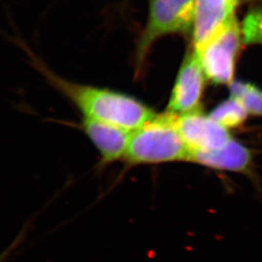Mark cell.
<instances>
[{"mask_svg": "<svg viewBox=\"0 0 262 262\" xmlns=\"http://www.w3.org/2000/svg\"><path fill=\"white\" fill-rule=\"evenodd\" d=\"M242 30L236 17L199 51L206 79L214 84H231L242 46Z\"/></svg>", "mask_w": 262, "mask_h": 262, "instance_id": "277c9868", "label": "cell"}, {"mask_svg": "<svg viewBox=\"0 0 262 262\" xmlns=\"http://www.w3.org/2000/svg\"><path fill=\"white\" fill-rule=\"evenodd\" d=\"M188 161L216 171L247 175L252 169L253 155L250 148L232 139L218 149L189 154Z\"/></svg>", "mask_w": 262, "mask_h": 262, "instance_id": "ba28073f", "label": "cell"}, {"mask_svg": "<svg viewBox=\"0 0 262 262\" xmlns=\"http://www.w3.org/2000/svg\"><path fill=\"white\" fill-rule=\"evenodd\" d=\"M248 113L236 99H230L221 103L210 112V118L227 129L237 128L247 120Z\"/></svg>", "mask_w": 262, "mask_h": 262, "instance_id": "30bf717a", "label": "cell"}, {"mask_svg": "<svg viewBox=\"0 0 262 262\" xmlns=\"http://www.w3.org/2000/svg\"><path fill=\"white\" fill-rule=\"evenodd\" d=\"M82 128L99 151L103 163H112L124 159L132 132L89 118H82Z\"/></svg>", "mask_w": 262, "mask_h": 262, "instance_id": "9c48e42d", "label": "cell"}, {"mask_svg": "<svg viewBox=\"0 0 262 262\" xmlns=\"http://www.w3.org/2000/svg\"><path fill=\"white\" fill-rule=\"evenodd\" d=\"M231 97L242 104L249 114L262 117V90L252 83L234 81L230 84Z\"/></svg>", "mask_w": 262, "mask_h": 262, "instance_id": "8fae6325", "label": "cell"}, {"mask_svg": "<svg viewBox=\"0 0 262 262\" xmlns=\"http://www.w3.org/2000/svg\"><path fill=\"white\" fill-rule=\"evenodd\" d=\"M176 117L165 112L132 132L124 160L131 165L188 161V148L177 127Z\"/></svg>", "mask_w": 262, "mask_h": 262, "instance_id": "7a4b0ae2", "label": "cell"}, {"mask_svg": "<svg viewBox=\"0 0 262 262\" xmlns=\"http://www.w3.org/2000/svg\"><path fill=\"white\" fill-rule=\"evenodd\" d=\"M176 124L188 148V155L197 151L218 149L233 139L228 129L201 111L177 116Z\"/></svg>", "mask_w": 262, "mask_h": 262, "instance_id": "8992f818", "label": "cell"}, {"mask_svg": "<svg viewBox=\"0 0 262 262\" xmlns=\"http://www.w3.org/2000/svg\"><path fill=\"white\" fill-rule=\"evenodd\" d=\"M205 78L198 53L192 47L178 71L166 112L182 116L201 111Z\"/></svg>", "mask_w": 262, "mask_h": 262, "instance_id": "5b68a950", "label": "cell"}, {"mask_svg": "<svg viewBox=\"0 0 262 262\" xmlns=\"http://www.w3.org/2000/svg\"><path fill=\"white\" fill-rule=\"evenodd\" d=\"M40 71L79 110L83 118L104 121L134 132L157 113L128 94L109 89L70 82L39 66Z\"/></svg>", "mask_w": 262, "mask_h": 262, "instance_id": "6da1fadb", "label": "cell"}, {"mask_svg": "<svg viewBox=\"0 0 262 262\" xmlns=\"http://www.w3.org/2000/svg\"><path fill=\"white\" fill-rule=\"evenodd\" d=\"M241 30L244 43L262 45V5L248 13Z\"/></svg>", "mask_w": 262, "mask_h": 262, "instance_id": "7c38bea8", "label": "cell"}, {"mask_svg": "<svg viewBox=\"0 0 262 262\" xmlns=\"http://www.w3.org/2000/svg\"><path fill=\"white\" fill-rule=\"evenodd\" d=\"M238 0H195L192 30L193 48L201 51L235 17Z\"/></svg>", "mask_w": 262, "mask_h": 262, "instance_id": "52a82bcc", "label": "cell"}, {"mask_svg": "<svg viewBox=\"0 0 262 262\" xmlns=\"http://www.w3.org/2000/svg\"><path fill=\"white\" fill-rule=\"evenodd\" d=\"M144 28L137 42V74L144 68L151 49L161 37L185 34L193 30L195 0H149Z\"/></svg>", "mask_w": 262, "mask_h": 262, "instance_id": "3957f363", "label": "cell"}, {"mask_svg": "<svg viewBox=\"0 0 262 262\" xmlns=\"http://www.w3.org/2000/svg\"><path fill=\"white\" fill-rule=\"evenodd\" d=\"M254 0H238V2L239 3H249L252 2Z\"/></svg>", "mask_w": 262, "mask_h": 262, "instance_id": "4fadbf2b", "label": "cell"}]
</instances>
